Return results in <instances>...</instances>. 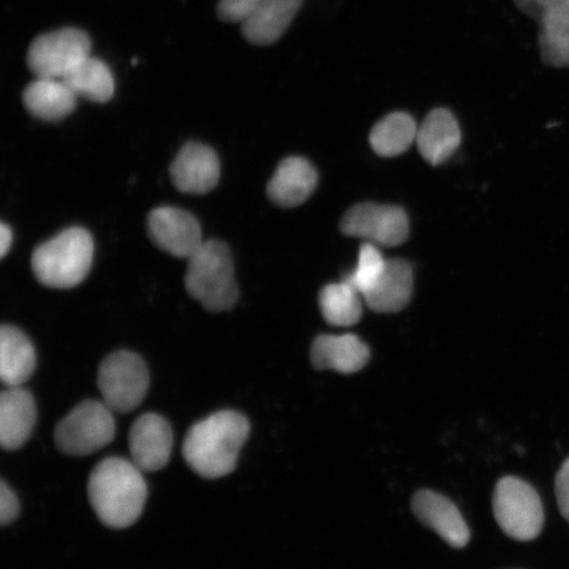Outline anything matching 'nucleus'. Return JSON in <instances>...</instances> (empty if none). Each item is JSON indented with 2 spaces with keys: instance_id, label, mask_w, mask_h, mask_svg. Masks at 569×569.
I'll use <instances>...</instances> for the list:
<instances>
[{
  "instance_id": "nucleus-5",
  "label": "nucleus",
  "mask_w": 569,
  "mask_h": 569,
  "mask_svg": "<svg viewBox=\"0 0 569 569\" xmlns=\"http://www.w3.org/2000/svg\"><path fill=\"white\" fill-rule=\"evenodd\" d=\"M113 412L103 401H84L57 425L56 446L69 457H88L109 446L117 433Z\"/></svg>"
},
{
  "instance_id": "nucleus-3",
  "label": "nucleus",
  "mask_w": 569,
  "mask_h": 569,
  "mask_svg": "<svg viewBox=\"0 0 569 569\" xmlns=\"http://www.w3.org/2000/svg\"><path fill=\"white\" fill-rule=\"evenodd\" d=\"M94 259V241L82 227H70L40 244L32 254L36 279L44 287L70 289L87 279Z\"/></svg>"
},
{
  "instance_id": "nucleus-14",
  "label": "nucleus",
  "mask_w": 569,
  "mask_h": 569,
  "mask_svg": "<svg viewBox=\"0 0 569 569\" xmlns=\"http://www.w3.org/2000/svg\"><path fill=\"white\" fill-rule=\"evenodd\" d=\"M170 176L174 187L187 194H206L216 189L220 178V162L213 149L190 141L176 156Z\"/></svg>"
},
{
  "instance_id": "nucleus-7",
  "label": "nucleus",
  "mask_w": 569,
  "mask_h": 569,
  "mask_svg": "<svg viewBox=\"0 0 569 569\" xmlns=\"http://www.w3.org/2000/svg\"><path fill=\"white\" fill-rule=\"evenodd\" d=\"M102 401L113 412L138 409L148 393L149 372L144 360L131 351L113 352L102 361L98 372Z\"/></svg>"
},
{
  "instance_id": "nucleus-22",
  "label": "nucleus",
  "mask_w": 569,
  "mask_h": 569,
  "mask_svg": "<svg viewBox=\"0 0 569 569\" xmlns=\"http://www.w3.org/2000/svg\"><path fill=\"white\" fill-rule=\"evenodd\" d=\"M36 369L31 340L13 326L0 330V380L6 388L23 387Z\"/></svg>"
},
{
  "instance_id": "nucleus-15",
  "label": "nucleus",
  "mask_w": 569,
  "mask_h": 569,
  "mask_svg": "<svg viewBox=\"0 0 569 569\" xmlns=\"http://www.w3.org/2000/svg\"><path fill=\"white\" fill-rule=\"evenodd\" d=\"M38 409L30 391L23 387L6 388L0 396V443L16 451L31 438Z\"/></svg>"
},
{
  "instance_id": "nucleus-10",
  "label": "nucleus",
  "mask_w": 569,
  "mask_h": 569,
  "mask_svg": "<svg viewBox=\"0 0 569 569\" xmlns=\"http://www.w3.org/2000/svg\"><path fill=\"white\" fill-rule=\"evenodd\" d=\"M540 28L539 48L547 66L569 68V0H515Z\"/></svg>"
},
{
  "instance_id": "nucleus-12",
  "label": "nucleus",
  "mask_w": 569,
  "mask_h": 569,
  "mask_svg": "<svg viewBox=\"0 0 569 569\" xmlns=\"http://www.w3.org/2000/svg\"><path fill=\"white\" fill-rule=\"evenodd\" d=\"M173 450V431L166 418L148 412L134 421L130 432L131 460L142 472L166 468Z\"/></svg>"
},
{
  "instance_id": "nucleus-27",
  "label": "nucleus",
  "mask_w": 569,
  "mask_h": 569,
  "mask_svg": "<svg viewBox=\"0 0 569 569\" xmlns=\"http://www.w3.org/2000/svg\"><path fill=\"white\" fill-rule=\"evenodd\" d=\"M259 0H219L218 17L226 23H243Z\"/></svg>"
},
{
  "instance_id": "nucleus-29",
  "label": "nucleus",
  "mask_w": 569,
  "mask_h": 569,
  "mask_svg": "<svg viewBox=\"0 0 569 569\" xmlns=\"http://www.w3.org/2000/svg\"><path fill=\"white\" fill-rule=\"evenodd\" d=\"M555 490H557V498L561 515H563L569 522V459L558 472L557 482H555Z\"/></svg>"
},
{
  "instance_id": "nucleus-6",
  "label": "nucleus",
  "mask_w": 569,
  "mask_h": 569,
  "mask_svg": "<svg viewBox=\"0 0 569 569\" xmlns=\"http://www.w3.org/2000/svg\"><path fill=\"white\" fill-rule=\"evenodd\" d=\"M493 513L502 531L521 542L536 539L545 523L543 505L537 490L511 476L497 482Z\"/></svg>"
},
{
  "instance_id": "nucleus-1",
  "label": "nucleus",
  "mask_w": 569,
  "mask_h": 569,
  "mask_svg": "<svg viewBox=\"0 0 569 569\" xmlns=\"http://www.w3.org/2000/svg\"><path fill=\"white\" fill-rule=\"evenodd\" d=\"M249 431L251 426L240 412L218 411L191 427L183 440V458L201 478H224L237 468Z\"/></svg>"
},
{
  "instance_id": "nucleus-25",
  "label": "nucleus",
  "mask_w": 569,
  "mask_h": 569,
  "mask_svg": "<svg viewBox=\"0 0 569 569\" xmlns=\"http://www.w3.org/2000/svg\"><path fill=\"white\" fill-rule=\"evenodd\" d=\"M361 296L345 281L327 284L320 291V311L327 323L336 327H350L362 316Z\"/></svg>"
},
{
  "instance_id": "nucleus-9",
  "label": "nucleus",
  "mask_w": 569,
  "mask_h": 569,
  "mask_svg": "<svg viewBox=\"0 0 569 569\" xmlns=\"http://www.w3.org/2000/svg\"><path fill=\"white\" fill-rule=\"evenodd\" d=\"M340 229L347 237L367 239L372 244L396 247L409 237V218L397 206L360 203L346 212Z\"/></svg>"
},
{
  "instance_id": "nucleus-21",
  "label": "nucleus",
  "mask_w": 569,
  "mask_h": 569,
  "mask_svg": "<svg viewBox=\"0 0 569 569\" xmlns=\"http://www.w3.org/2000/svg\"><path fill=\"white\" fill-rule=\"evenodd\" d=\"M412 295V268L402 259L387 260L373 288L362 297L376 312H397L407 308Z\"/></svg>"
},
{
  "instance_id": "nucleus-16",
  "label": "nucleus",
  "mask_w": 569,
  "mask_h": 569,
  "mask_svg": "<svg viewBox=\"0 0 569 569\" xmlns=\"http://www.w3.org/2000/svg\"><path fill=\"white\" fill-rule=\"evenodd\" d=\"M369 356L368 346L353 333L319 336L312 341L310 352L312 367L343 375L361 371L368 365Z\"/></svg>"
},
{
  "instance_id": "nucleus-20",
  "label": "nucleus",
  "mask_w": 569,
  "mask_h": 569,
  "mask_svg": "<svg viewBox=\"0 0 569 569\" xmlns=\"http://www.w3.org/2000/svg\"><path fill=\"white\" fill-rule=\"evenodd\" d=\"M77 96L61 78L36 77L23 92L26 109L46 122H57L76 110Z\"/></svg>"
},
{
  "instance_id": "nucleus-19",
  "label": "nucleus",
  "mask_w": 569,
  "mask_h": 569,
  "mask_svg": "<svg viewBox=\"0 0 569 569\" xmlns=\"http://www.w3.org/2000/svg\"><path fill=\"white\" fill-rule=\"evenodd\" d=\"M416 141L422 158L431 166H440L460 146L461 132L457 118L446 109L432 110L418 127Z\"/></svg>"
},
{
  "instance_id": "nucleus-13",
  "label": "nucleus",
  "mask_w": 569,
  "mask_h": 569,
  "mask_svg": "<svg viewBox=\"0 0 569 569\" xmlns=\"http://www.w3.org/2000/svg\"><path fill=\"white\" fill-rule=\"evenodd\" d=\"M412 513L427 528L436 531L453 549H462L471 539V531L457 505L433 490H419L412 497Z\"/></svg>"
},
{
  "instance_id": "nucleus-26",
  "label": "nucleus",
  "mask_w": 569,
  "mask_h": 569,
  "mask_svg": "<svg viewBox=\"0 0 569 569\" xmlns=\"http://www.w3.org/2000/svg\"><path fill=\"white\" fill-rule=\"evenodd\" d=\"M387 260L375 244L369 243L360 248L358 266L348 273L343 281L350 284L361 297H365L380 279Z\"/></svg>"
},
{
  "instance_id": "nucleus-18",
  "label": "nucleus",
  "mask_w": 569,
  "mask_h": 569,
  "mask_svg": "<svg viewBox=\"0 0 569 569\" xmlns=\"http://www.w3.org/2000/svg\"><path fill=\"white\" fill-rule=\"evenodd\" d=\"M317 182V170L308 160L288 158L281 161L269 181L268 197L280 208H297L312 194Z\"/></svg>"
},
{
  "instance_id": "nucleus-8",
  "label": "nucleus",
  "mask_w": 569,
  "mask_h": 569,
  "mask_svg": "<svg viewBox=\"0 0 569 569\" xmlns=\"http://www.w3.org/2000/svg\"><path fill=\"white\" fill-rule=\"evenodd\" d=\"M91 52L89 34L66 27L40 34L28 49L27 62L36 77L66 78Z\"/></svg>"
},
{
  "instance_id": "nucleus-23",
  "label": "nucleus",
  "mask_w": 569,
  "mask_h": 569,
  "mask_svg": "<svg viewBox=\"0 0 569 569\" xmlns=\"http://www.w3.org/2000/svg\"><path fill=\"white\" fill-rule=\"evenodd\" d=\"M77 97L90 102H109L116 92L112 71L102 60L89 56L63 78Z\"/></svg>"
},
{
  "instance_id": "nucleus-30",
  "label": "nucleus",
  "mask_w": 569,
  "mask_h": 569,
  "mask_svg": "<svg viewBox=\"0 0 569 569\" xmlns=\"http://www.w3.org/2000/svg\"><path fill=\"white\" fill-rule=\"evenodd\" d=\"M12 244V230L6 223L0 224V256L4 258Z\"/></svg>"
},
{
  "instance_id": "nucleus-28",
  "label": "nucleus",
  "mask_w": 569,
  "mask_h": 569,
  "mask_svg": "<svg viewBox=\"0 0 569 569\" xmlns=\"http://www.w3.org/2000/svg\"><path fill=\"white\" fill-rule=\"evenodd\" d=\"M20 503L13 490L2 481L0 486V523L10 525L19 516Z\"/></svg>"
},
{
  "instance_id": "nucleus-24",
  "label": "nucleus",
  "mask_w": 569,
  "mask_h": 569,
  "mask_svg": "<svg viewBox=\"0 0 569 569\" xmlns=\"http://www.w3.org/2000/svg\"><path fill=\"white\" fill-rule=\"evenodd\" d=\"M418 126L409 113L393 112L377 123L369 137L373 151L382 158L407 152L417 140Z\"/></svg>"
},
{
  "instance_id": "nucleus-2",
  "label": "nucleus",
  "mask_w": 569,
  "mask_h": 569,
  "mask_svg": "<svg viewBox=\"0 0 569 569\" xmlns=\"http://www.w3.org/2000/svg\"><path fill=\"white\" fill-rule=\"evenodd\" d=\"M132 460L107 458L92 469L89 500L102 523L111 529L130 528L147 501V482Z\"/></svg>"
},
{
  "instance_id": "nucleus-11",
  "label": "nucleus",
  "mask_w": 569,
  "mask_h": 569,
  "mask_svg": "<svg viewBox=\"0 0 569 569\" xmlns=\"http://www.w3.org/2000/svg\"><path fill=\"white\" fill-rule=\"evenodd\" d=\"M148 233L163 252L181 259H189L203 243L197 218L170 206H162L149 213Z\"/></svg>"
},
{
  "instance_id": "nucleus-4",
  "label": "nucleus",
  "mask_w": 569,
  "mask_h": 569,
  "mask_svg": "<svg viewBox=\"0 0 569 569\" xmlns=\"http://www.w3.org/2000/svg\"><path fill=\"white\" fill-rule=\"evenodd\" d=\"M184 287L190 297L211 312L231 310L238 302L230 248L223 241L208 240L190 256Z\"/></svg>"
},
{
  "instance_id": "nucleus-17",
  "label": "nucleus",
  "mask_w": 569,
  "mask_h": 569,
  "mask_svg": "<svg viewBox=\"0 0 569 569\" xmlns=\"http://www.w3.org/2000/svg\"><path fill=\"white\" fill-rule=\"evenodd\" d=\"M302 3L303 0H259L241 23L244 38L253 46L274 44L287 32Z\"/></svg>"
}]
</instances>
